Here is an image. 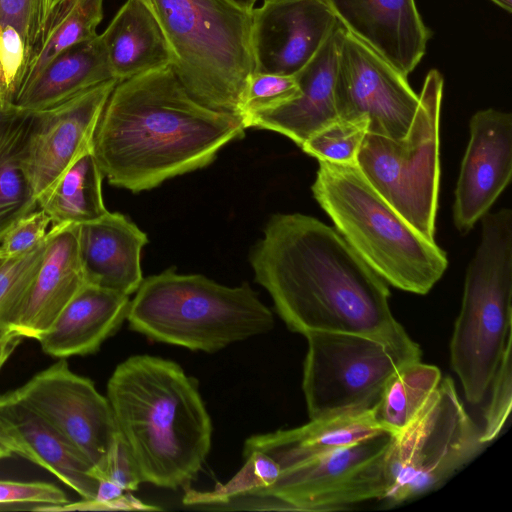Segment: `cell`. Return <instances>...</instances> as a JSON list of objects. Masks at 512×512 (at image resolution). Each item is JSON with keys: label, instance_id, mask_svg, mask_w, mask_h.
<instances>
[{"label": "cell", "instance_id": "6da1fadb", "mask_svg": "<svg viewBox=\"0 0 512 512\" xmlns=\"http://www.w3.org/2000/svg\"><path fill=\"white\" fill-rule=\"evenodd\" d=\"M250 261L256 282L293 332L407 334L390 309L388 284L317 218L273 215Z\"/></svg>", "mask_w": 512, "mask_h": 512}, {"label": "cell", "instance_id": "7a4b0ae2", "mask_svg": "<svg viewBox=\"0 0 512 512\" xmlns=\"http://www.w3.org/2000/svg\"><path fill=\"white\" fill-rule=\"evenodd\" d=\"M244 130L239 116L195 101L167 66L117 83L93 153L111 185L137 193L206 167Z\"/></svg>", "mask_w": 512, "mask_h": 512}, {"label": "cell", "instance_id": "3957f363", "mask_svg": "<svg viewBox=\"0 0 512 512\" xmlns=\"http://www.w3.org/2000/svg\"><path fill=\"white\" fill-rule=\"evenodd\" d=\"M106 397L142 483L189 488L212 440L211 418L197 381L174 361L134 355L115 368Z\"/></svg>", "mask_w": 512, "mask_h": 512}, {"label": "cell", "instance_id": "277c9868", "mask_svg": "<svg viewBox=\"0 0 512 512\" xmlns=\"http://www.w3.org/2000/svg\"><path fill=\"white\" fill-rule=\"evenodd\" d=\"M318 162L311 190L337 231L387 284L428 293L447 269L446 252L401 217L356 164Z\"/></svg>", "mask_w": 512, "mask_h": 512}, {"label": "cell", "instance_id": "5b68a950", "mask_svg": "<svg viewBox=\"0 0 512 512\" xmlns=\"http://www.w3.org/2000/svg\"><path fill=\"white\" fill-rule=\"evenodd\" d=\"M135 293L130 329L191 351L214 353L274 327L273 313L247 283L228 287L169 268L143 279Z\"/></svg>", "mask_w": 512, "mask_h": 512}, {"label": "cell", "instance_id": "8992f818", "mask_svg": "<svg viewBox=\"0 0 512 512\" xmlns=\"http://www.w3.org/2000/svg\"><path fill=\"white\" fill-rule=\"evenodd\" d=\"M142 1L168 41L172 68L187 93L203 106L240 117L254 69L251 10L233 0Z\"/></svg>", "mask_w": 512, "mask_h": 512}, {"label": "cell", "instance_id": "52a82bcc", "mask_svg": "<svg viewBox=\"0 0 512 512\" xmlns=\"http://www.w3.org/2000/svg\"><path fill=\"white\" fill-rule=\"evenodd\" d=\"M481 220L450 341L451 366L472 404L486 397L512 330V211L488 212Z\"/></svg>", "mask_w": 512, "mask_h": 512}, {"label": "cell", "instance_id": "ba28073f", "mask_svg": "<svg viewBox=\"0 0 512 512\" xmlns=\"http://www.w3.org/2000/svg\"><path fill=\"white\" fill-rule=\"evenodd\" d=\"M444 80L427 74L407 133L399 139L366 133L356 166L377 193L416 231L435 241L440 186V113Z\"/></svg>", "mask_w": 512, "mask_h": 512}, {"label": "cell", "instance_id": "9c48e42d", "mask_svg": "<svg viewBox=\"0 0 512 512\" xmlns=\"http://www.w3.org/2000/svg\"><path fill=\"white\" fill-rule=\"evenodd\" d=\"M302 389L310 420L370 410L389 379L421 359V349L407 334L397 337L311 332Z\"/></svg>", "mask_w": 512, "mask_h": 512}, {"label": "cell", "instance_id": "30bf717a", "mask_svg": "<svg viewBox=\"0 0 512 512\" xmlns=\"http://www.w3.org/2000/svg\"><path fill=\"white\" fill-rule=\"evenodd\" d=\"M487 445L453 380L441 379L414 420L392 435L384 461L382 501L401 504L440 488Z\"/></svg>", "mask_w": 512, "mask_h": 512}, {"label": "cell", "instance_id": "8fae6325", "mask_svg": "<svg viewBox=\"0 0 512 512\" xmlns=\"http://www.w3.org/2000/svg\"><path fill=\"white\" fill-rule=\"evenodd\" d=\"M391 440L392 434L382 431L281 470L270 486L237 497L221 509L333 511L382 500L384 461Z\"/></svg>", "mask_w": 512, "mask_h": 512}, {"label": "cell", "instance_id": "7c38bea8", "mask_svg": "<svg viewBox=\"0 0 512 512\" xmlns=\"http://www.w3.org/2000/svg\"><path fill=\"white\" fill-rule=\"evenodd\" d=\"M337 116L365 122L367 133L402 138L415 117L419 95L407 77L344 30L334 82Z\"/></svg>", "mask_w": 512, "mask_h": 512}, {"label": "cell", "instance_id": "4fadbf2b", "mask_svg": "<svg viewBox=\"0 0 512 512\" xmlns=\"http://www.w3.org/2000/svg\"><path fill=\"white\" fill-rule=\"evenodd\" d=\"M12 394L33 409L90 463L109 450L117 428L107 397L74 373L65 358L35 374Z\"/></svg>", "mask_w": 512, "mask_h": 512}, {"label": "cell", "instance_id": "5bb4252c", "mask_svg": "<svg viewBox=\"0 0 512 512\" xmlns=\"http://www.w3.org/2000/svg\"><path fill=\"white\" fill-rule=\"evenodd\" d=\"M117 83L105 81L33 113L26 167L36 199L79 156L93 149L97 125Z\"/></svg>", "mask_w": 512, "mask_h": 512}, {"label": "cell", "instance_id": "9a60e30c", "mask_svg": "<svg viewBox=\"0 0 512 512\" xmlns=\"http://www.w3.org/2000/svg\"><path fill=\"white\" fill-rule=\"evenodd\" d=\"M253 72L295 75L339 25L322 0H264L251 10Z\"/></svg>", "mask_w": 512, "mask_h": 512}, {"label": "cell", "instance_id": "2e32d148", "mask_svg": "<svg viewBox=\"0 0 512 512\" xmlns=\"http://www.w3.org/2000/svg\"><path fill=\"white\" fill-rule=\"evenodd\" d=\"M461 161L453 221L462 234L489 212L512 176V115L496 109L476 112Z\"/></svg>", "mask_w": 512, "mask_h": 512}, {"label": "cell", "instance_id": "e0dca14e", "mask_svg": "<svg viewBox=\"0 0 512 512\" xmlns=\"http://www.w3.org/2000/svg\"><path fill=\"white\" fill-rule=\"evenodd\" d=\"M340 25L407 77L432 33L415 0H322Z\"/></svg>", "mask_w": 512, "mask_h": 512}, {"label": "cell", "instance_id": "ac0fdd59", "mask_svg": "<svg viewBox=\"0 0 512 512\" xmlns=\"http://www.w3.org/2000/svg\"><path fill=\"white\" fill-rule=\"evenodd\" d=\"M0 441L12 453L41 466L83 499H93L98 481L91 463L55 428L11 391L0 396Z\"/></svg>", "mask_w": 512, "mask_h": 512}, {"label": "cell", "instance_id": "d6986e66", "mask_svg": "<svg viewBox=\"0 0 512 512\" xmlns=\"http://www.w3.org/2000/svg\"><path fill=\"white\" fill-rule=\"evenodd\" d=\"M78 225H51L43 259L10 329L38 340L87 283L78 250Z\"/></svg>", "mask_w": 512, "mask_h": 512}, {"label": "cell", "instance_id": "ffe728a7", "mask_svg": "<svg viewBox=\"0 0 512 512\" xmlns=\"http://www.w3.org/2000/svg\"><path fill=\"white\" fill-rule=\"evenodd\" d=\"M339 25L312 59L294 76L300 96L278 108L258 113L244 127L267 129L285 135L299 147L315 132L335 121L334 82L339 44L344 32Z\"/></svg>", "mask_w": 512, "mask_h": 512}, {"label": "cell", "instance_id": "44dd1931", "mask_svg": "<svg viewBox=\"0 0 512 512\" xmlns=\"http://www.w3.org/2000/svg\"><path fill=\"white\" fill-rule=\"evenodd\" d=\"M78 250L86 282L130 296L143 281L141 252L147 235L120 213L78 225Z\"/></svg>", "mask_w": 512, "mask_h": 512}, {"label": "cell", "instance_id": "7402d4cb", "mask_svg": "<svg viewBox=\"0 0 512 512\" xmlns=\"http://www.w3.org/2000/svg\"><path fill=\"white\" fill-rule=\"evenodd\" d=\"M129 304L128 295L86 283L37 341L58 359L93 354L126 320Z\"/></svg>", "mask_w": 512, "mask_h": 512}, {"label": "cell", "instance_id": "603a6c76", "mask_svg": "<svg viewBox=\"0 0 512 512\" xmlns=\"http://www.w3.org/2000/svg\"><path fill=\"white\" fill-rule=\"evenodd\" d=\"M99 36L118 82L174 62L159 23L142 0H127Z\"/></svg>", "mask_w": 512, "mask_h": 512}, {"label": "cell", "instance_id": "cb8c5ba5", "mask_svg": "<svg viewBox=\"0 0 512 512\" xmlns=\"http://www.w3.org/2000/svg\"><path fill=\"white\" fill-rule=\"evenodd\" d=\"M379 432L382 431L375 425L368 410L310 420L293 429L253 435L245 441L244 447L266 453L278 465L280 472Z\"/></svg>", "mask_w": 512, "mask_h": 512}, {"label": "cell", "instance_id": "d4e9b609", "mask_svg": "<svg viewBox=\"0 0 512 512\" xmlns=\"http://www.w3.org/2000/svg\"><path fill=\"white\" fill-rule=\"evenodd\" d=\"M111 79L114 78L98 34L58 56L17 93L10 105L26 112H38Z\"/></svg>", "mask_w": 512, "mask_h": 512}, {"label": "cell", "instance_id": "484cf974", "mask_svg": "<svg viewBox=\"0 0 512 512\" xmlns=\"http://www.w3.org/2000/svg\"><path fill=\"white\" fill-rule=\"evenodd\" d=\"M33 113L0 105V241L38 208L27 167L26 146Z\"/></svg>", "mask_w": 512, "mask_h": 512}, {"label": "cell", "instance_id": "4316f807", "mask_svg": "<svg viewBox=\"0 0 512 512\" xmlns=\"http://www.w3.org/2000/svg\"><path fill=\"white\" fill-rule=\"evenodd\" d=\"M102 19L103 0H64L57 4L47 15L27 55L14 97L62 53L97 37L96 30Z\"/></svg>", "mask_w": 512, "mask_h": 512}, {"label": "cell", "instance_id": "83f0119b", "mask_svg": "<svg viewBox=\"0 0 512 512\" xmlns=\"http://www.w3.org/2000/svg\"><path fill=\"white\" fill-rule=\"evenodd\" d=\"M104 175L93 149L79 156L37 199L52 225H80L109 211L102 194Z\"/></svg>", "mask_w": 512, "mask_h": 512}, {"label": "cell", "instance_id": "f1b7e54d", "mask_svg": "<svg viewBox=\"0 0 512 512\" xmlns=\"http://www.w3.org/2000/svg\"><path fill=\"white\" fill-rule=\"evenodd\" d=\"M441 371L419 361L399 369L370 409L375 425L392 435L406 428L418 415L441 381Z\"/></svg>", "mask_w": 512, "mask_h": 512}, {"label": "cell", "instance_id": "f546056e", "mask_svg": "<svg viewBox=\"0 0 512 512\" xmlns=\"http://www.w3.org/2000/svg\"><path fill=\"white\" fill-rule=\"evenodd\" d=\"M47 241L48 233L32 248L0 260V332L10 329L18 316L40 267Z\"/></svg>", "mask_w": 512, "mask_h": 512}, {"label": "cell", "instance_id": "4dcf8cb0", "mask_svg": "<svg viewBox=\"0 0 512 512\" xmlns=\"http://www.w3.org/2000/svg\"><path fill=\"white\" fill-rule=\"evenodd\" d=\"M367 132L365 122L337 118L311 135L300 148L318 161L356 164V156Z\"/></svg>", "mask_w": 512, "mask_h": 512}, {"label": "cell", "instance_id": "1f68e13d", "mask_svg": "<svg viewBox=\"0 0 512 512\" xmlns=\"http://www.w3.org/2000/svg\"><path fill=\"white\" fill-rule=\"evenodd\" d=\"M300 87L294 75H276L252 72L242 95L240 117H250L278 108L300 96Z\"/></svg>", "mask_w": 512, "mask_h": 512}, {"label": "cell", "instance_id": "d6a6232c", "mask_svg": "<svg viewBox=\"0 0 512 512\" xmlns=\"http://www.w3.org/2000/svg\"><path fill=\"white\" fill-rule=\"evenodd\" d=\"M511 341L507 344L489 387V402L484 411L481 441L489 445L502 432L512 403Z\"/></svg>", "mask_w": 512, "mask_h": 512}, {"label": "cell", "instance_id": "836d02e7", "mask_svg": "<svg viewBox=\"0 0 512 512\" xmlns=\"http://www.w3.org/2000/svg\"><path fill=\"white\" fill-rule=\"evenodd\" d=\"M36 511H153L159 507L142 502L109 480H99L95 497L63 505H39Z\"/></svg>", "mask_w": 512, "mask_h": 512}, {"label": "cell", "instance_id": "e575fe53", "mask_svg": "<svg viewBox=\"0 0 512 512\" xmlns=\"http://www.w3.org/2000/svg\"><path fill=\"white\" fill-rule=\"evenodd\" d=\"M89 475L97 481L114 482L127 492L136 491L142 483L132 455L118 432L104 457L91 466Z\"/></svg>", "mask_w": 512, "mask_h": 512}, {"label": "cell", "instance_id": "d590c367", "mask_svg": "<svg viewBox=\"0 0 512 512\" xmlns=\"http://www.w3.org/2000/svg\"><path fill=\"white\" fill-rule=\"evenodd\" d=\"M26 63L21 35L10 26L0 27V88L2 105L11 104Z\"/></svg>", "mask_w": 512, "mask_h": 512}, {"label": "cell", "instance_id": "8d00e7d4", "mask_svg": "<svg viewBox=\"0 0 512 512\" xmlns=\"http://www.w3.org/2000/svg\"><path fill=\"white\" fill-rule=\"evenodd\" d=\"M45 22L44 0H0V27L10 25L21 35L26 57Z\"/></svg>", "mask_w": 512, "mask_h": 512}, {"label": "cell", "instance_id": "74e56055", "mask_svg": "<svg viewBox=\"0 0 512 512\" xmlns=\"http://www.w3.org/2000/svg\"><path fill=\"white\" fill-rule=\"evenodd\" d=\"M52 225L48 214L41 208L16 222L0 241L5 257L22 253L39 243Z\"/></svg>", "mask_w": 512, "mask_h": 512}, {"label": "cell", "instance_id": "f35d334b", "mask_svg": "<svg viewBox=\"0 0 512 512\" xmlns=\"http://www.w3.org/2000/svg\"><path fill=\"white\" fill-rule=\"evenodd\" d=\"M68 502L66 494L51 483L0 480V504L29 503L39 506Z\"/></svg>", "mask_w": 512, "mask_h": 512}, {"label": "cell", "instance_id": "ab89813d", "mask_svg": "<svg viewBox=\"0 0 512 512\" xmlns=\"http://www.w3.org/2000/svg\"><path fill=\"white\" fill-rule=\"evenodd\" d=\"M23 337L14 330L0 332V369L21 343Z\"/></svg>", "mask_w": 512, "mask_h": 512}, {"label": "cell", "instance_id": "60d3db41", "mask_svg": "<svg viewBox=\"0 0 512 512\" xmlns=\"http://www.w3.org/2000/svg\"><path fill=\"white\" fill-rule=\"evenodd\" d=\"M493 3L504 9L508 13L512 11V0H491Z\"/></svg>", "mask_w": 512, "mask_h": 512}, {"label": "cell", "instance_id": "b9f144b4", "mask_svg": "<svg viewBox=\"0 0 512 512\" xmlns=\"http://www.w3.org/2000/svg\"><path fill=\"white\" fill-rule=\"evenodd\" d=\"M64 0H44V12H45V19L49 12L60 2Z\"/></svg>", "mask_w": 512, "mask_h": 512}, {"label": "cell", "instance_id": "7bdbcfd3", "mask_svg": "<svg viewBox=\"0 0 512 512\" xmlns=\"http://www.w3.org/2000/svg\"><path fill=\"white\" fill-rule=\"evenodd\" d=\"M236 4H238L240 7L252 10L254 8L255 3L257 0H233Z\"/></svg>", "mask_w": 512, "mask_h": 512}, {"label": "cell", "instance_id": "ee69618b", "mask_svg": "<svg viewBox=\"0 0 512 512\" xmlns=\"http://www.w3.org/2000/svg\"><path fill=\"white\" fill-rule=\"evenodd\" d=\"M11 450L0 441V460L12 456Z\"/></svg>", "mask_w": 512, "mask_h": 512}, {"label": "cell", "instance_id": "f6af8a7d", "mask_svg": "<svg viewBox=\"0 0 512 512\" xmlns=\"http://www.w3.org/2000/svg\"><path fill=\"white\" fill-rule=\"evenodd\" d=\"M4 257H5V255H4V253L2 252V250H1V248H0V260H1L2 258H4Z\"/></svg>", "mask_w": 512, "mask_h": 512}, {"label": "cell", "instance_id": "bcb514c9", "mask_svg": "<svg viewBox=\"0 0 512 512\" xmlns=\"http://www.w3.org/2000/svg\"><path fill=\"white\" fill-rule=\"evenodd\" d=\"M0 105H2L1 88H0Z\"/></svg>", "mask_w": 512, "mask_h": 512}]
</instances>
